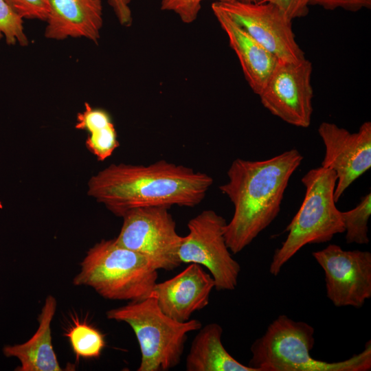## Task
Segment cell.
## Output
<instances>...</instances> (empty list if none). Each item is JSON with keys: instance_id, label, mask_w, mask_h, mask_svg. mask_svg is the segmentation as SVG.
Masks as SVG:
<instances>
[{"instance_id": "obj_25", "label": "cell", "mask_w": 371, "mask_h": 371, "mask_svg": "<svg viewBox=\"0 0 371 371\" xmlns=\"http://www.w3.org/2000/svg\"><path fill=\"white\" fill-rule=\"evenodd\" d=\"M311 5H319L327 10L341 8L350 12L371 8V0H311Z\"/></svg>"}, {"instance_id": "obj_9", "label": "cell", "mask_w": 371, "mask_h": 371, "mask_svg": "<svg viewBox=\"0 0 371 371\" xmlns=\"http://www.w3.org/2000/svg\"><path fill=\"white\" fill-rule=\"evenodd\" d=\"M312 71L306 58L295 63L278 61L258 95L263 106L291 125L308 127L313 111Z\"/></svg>"}, {"instance_id": "obj_20", "label": "cell", "mask_w": 371, "mask_h": 371, "mask_svg": "<svg viewBox=\"0 0 371 371\" xmlns=\"http://www.w3.org/2000/svg\"><path fill=\"white\" fill-rule=\"evenodd\" d=\"M370 215V192L363 196L355 208L341 212L347 243L366 245L370 242L368 223Z\"/></svg>"}, {"instance_id": "obj_21", "label": "cell", "mask_w": 371, "mask_h": 371, "mask_svg": "<svg viewBox=\"0 0 371 371\" xmlns=\"http://www.w3.org/2000/svg\"><path fill=\"white\" fill-rule=\"evenodd\" d=\"M23 20L5 0H0V40L4 37L8 45L26 47L29 40Z\"/></svg>"}, {"instance_id": "obj_27", "label": "cell", "mask_w": 371, "mask_h": 371, "mask_svg": "<svg viewBox=\"0 0 371 371\" xmlns=\"http://www.w3.org/2000/svg\"><path fill=\"white\" fill-rule=\"evenodd\" d=\"M243 2H247V3H258L260 1V0H239Z\"/></svg>"}, {"instance_id": "obj_17", "label": "cell", "mask_w": 371, "mask_h": 371, "mask_svg": "<svg viewBox=\"0 0 371 371\" xmlns=\"http://www.w3.org/2000/svg\"><path fill=\"white\" fill-rule=\"evenodd\" d=\"M223 328L217 323L201 326L186 359L187 371H255L234 359L222 344Z\"/></svg>"}, {"instance_id": "obj_19", "label": "cell", "mask_w": 371, "mask_h": 371, "mask_svg": "<svg viewBox=\"0 0 371 371\" xmlns=\"http://www.w3.org/2000/svg\"><path fill=\"white\" fill-rule=\"evenodd\" d=\"M65 336L78 359L98 358L106 345L104 335L86 323L74 322Z\"/></svg>"}, {"instance_id": "obj_24", "label": "cell", "mask_w": 371, "mask_h": 371, "mask_svg": "<svg viewBox=\"0 0 371 371\" xmlns=\"http://www.w3.org/2000/svg\"><path fill=\"white\" fill-rule=\"evenodd\" d=\"M311 0H260L258 3L276 5L291 21L306 16Z\"/></svg>"}, {"instance_id": "obj_12", "label": "cell", "mask_w": 371, "mask_h": 371, "mask_svg": "<svg viewBox=\"0 0 371 371\" xmlns=\"http://www.w3.org/2000/svg\"><path fill=\"white\" fill-rule=\"evenodd\" d=\"M318 133L325 146L322 166L337 175L334 198L337 203L346 190L371 167V122H365L356 133L323 122Z\"/></svg>"}, {"instance_id": "obj_5", "label": "cell", "mask_w": 371, "mask_h": 371, "mask_svg": "<svg viewBox=\"0 0 371 371\" xmlns=\"http://www.w3.org/2000/svg\"><path fill=\"white\" fill-rule=\"evenodd\" d=\"M306 188L304 201L286 228L288 235L273 254L269 272L278 276L282 267L308 244L330 241L344 232L334 191L337 175L332 169L322 166L311 169L301 179Z\"/></svg>"}, {"instance_id": "obj_26", "label": "cell", "mask_w": 371, "mask_h": 371, "mask_svg": "<svg viewBox=\"0 0 371 371\" xmlns=\"http://www.w3.org/2000/svg\"><path fill=\"white\" fill-rule=\"evenodd\" d=\"M132 0H108V3L114 12L120 23L124 27H129L133 22L132 12L130 3Z\"/></svg>"}, {"instance_id": "obj_7", "label": "cell", "mask_w": 371, "mask_h": 371, "mask_svg": "<svg viewBox=\"0 0 371 371\" xmlns=\"http://www.w3.org/2000/svg\"><path fill=\"white\" fill-rule=\"evenodd\" d=\"M226 224V220L214 210H203L188 221L189 232L183 236L178 252L181 263L207 268L219 291L234 290L240 271L225 242Z\"/></svg>"}, {"instance_id": "obj_16", "label": "cell", "mask_w": 371, "mask_h": 371, "mask_svg": "<svg viewBox=\"0 0 371 371\" xmlns=\"http://www.w3.org/2000/svg\"><path fill=\"white\" fill-rule=\"evenodd\" d=\"M56 306V298L48 295L38 317V327L33 336L23 344L6 345L3 348L5 357H14L20 361L21 366L16 370H63L54 350L52 339L51 323Z\"/></svg>"}, {"instance_id": "obj_8", "label": "cell", "mask_w": 371, "mask_h": 371, "mask_svg": "<svg viewBox=\"0 0 371 371\" xmlns=\"http://www.w3.org/2000/svg\"><path fill=\"white\" fill-rule=\"evenodd\" d=\"M115 242L148 258L157 268L172 271L181 265L178 252L183 236L164 207H140L127 212Z\"/></svg>"}, {"instance_id": "obj_2", "label": "cell", "mask_w": 371, "mask_h": 371, "mask_svg": "<svg viewBox=\"0 0 371 371\" xmlns=\"http://www.w3.org/2000/svg\"><path fill=\"white\" fill-rule=\"evenodd\" d=\"M302 159L291 149L265 160L233 161L227 182L219 186L234 208L224 233L232 254L244 249L277 217L289 181Z\"/></svg>"}, {"instance_id": "obj_23", "label": "cell", "mask_w": 371, "mask_h": 371, "mask_svg": "<svg viewBox=\"0 0 371 371\" xmlns=\"http://www.w3.org/2000/svg\"><path fill=\"white\" fill-rule=\"evenodd\" d=\"M23 19L45 21L49 12V0H5Z\"/></svg>"}, {"instance_id": "obj_13", "label": "cell", "mask_w": 371, "mask_h": 371, "mask_svg": "<svg viewBox=\"0 0 371 371\" xmlns=\"http://www.w3.org/2000/svg\"><path fill=\"white\" fill-rule=\"evenodd\" d=\"M214 286L213 278L201 265L190 263L175 276L157 282L153 295L164 313L184 322L208 305Z\"/></svg>"}, {"instance_id": "obj_15", "label": "cell", "mask_w": 371, "mask_h": 371, "mask_svg": "<svg viewBox=\"0 0 371 371\" xmlns=\"http://www.w3.org/2000/svg\"><path fill=\"white\" fill-rule=\"evenodd\" d=\"M212 10L227 35L230 47L238 57L249 86L254 93L258 95L278 60L214 2L212 4Z\"/></svg>"}, {"instance_id": "obj_1", "label": "cell", "mask_w": 371, "mask_h": 371, "mask_svg": "<svg viewBox=\"0 0 371 371\" xmlns=\"http://www.w3.org/2000/svg\"><path fill=\"white\" fill-rule=\"evenodd\" d=\"M213 181L206 173L164 159L148 165L113 164L91 177L88 194L122 217L140 207H193Z\"/></svg>"}, {"instance_id": "obj_22", "label": "cell", "mask_w": 371, "mask_h": 371, "mask_svg": "<svg viewBox=\"0 0 371 371\" xmlns=\"http://www.w3.org/2000/svg\"><path fill=\"white\" fill-rule=\"evenodd\" d=\"M203 0H161V9L175 12L186 24L193 23L198 17ZM226 1L232 0H216Z\"/></svg>"}, {"instance_id": "obj_6", "label": "cell", "mask_w": 371, "mask_h": 371, "mask_svg": "<svg viewBox=\"0 0 371 371\" xmlns=\"http://www.w3.org/2000/svg\"><path fill=\"white\" fill-rule=\"evenodd\" d=\"M106 315L133 329L141 352L137 371H167L176 367L188 334L202 326L196 319L180 322L170 318L160 309L153 295L111 308Z\"/></svg>"}, {"instance_id": "obj_18", "label": "cell", "mask_w": 371, "mask_h": 371, "mask_svg": "<svg viewBox=\"0 0 371 371\" xmlns=\"http://www.w3.org/2000/svg\"><path fill=\"white\" fill-rule=\"evenodd\" d=\"M75 127L89 133L86 146L100 161L109 158L120 145L109 113L93 108L88 102H85V109L78 113Z\"/></svg>"}, {"instance_id": "obj_11", "label": "cell", "mask_w": 371, "mask_h": 371, "mask_svg": "<svg viewBox=\"0 0 371 371\" xmlns=\"http://www.w3.org/2000/svg\"><path fill=\"white\" fill-rule=\"evenodd\" d=\"M312 255L324 272L327 297L337 307L361 308L371 297V253L330 244Z\"/></svg>"}, {"instance_id": "obj_4", "label": "cell", "mask_w": 371, "mask_h": 371, "mask_svg": "<svg viewBox=\"0 0 371 371\" xmlns=\"http://www.w3.org/2000/svg\"><path fill=\"white\" fill-rule=\"evenodd\" d=\"M157 271L148 258L115 238L102 240L87 252L73 283L91 287L105 299L137 301L153 295Z\"/></svg>"}, {"instance_id": "obj_14", "label": "cell", "mask_w": 371, "mask_h": 371, "mask_svg": "<svg viewBox=\"0 0 371 371\" xmlns=\"http://www.w3.org/2000/svg\"><path fill=\"white\" fill-rule=\"evenodd\" d=\"M49 5L45 38H84L98 43L103 25L101 0H49Z\"/></svg>"}, {"instance_id": "obj_3", "label": "cell", "mask_w": 371, "mask_h": 371, "mask_svg": "<svg viewBox=\"0 0 371 371\" xmlns=\"http://www.w3.org/2000/svg\"><path fill=\"white\" fill-rule=\"evenodd\" d=\"M315 329L309 324L280 315L250 347L248 366L255 371H368L371 341L359 353L341 361L327 362L311 355Z\"/></svg>"}, {"instance_id": "obj_10", "label": "cell", "mask_w": 371, "mask_h": 371, "mask_svg": "<svg viewBox=\"0 0 371 371\" xmlns=\"http://www.w3.org/2000/svg\"><path fill=\"white\" fill-rule=\"evenodd\" d=\"M214 3L278 61L295 63L305 58L295 40L292 21L276 5L239 0Z\"/></svg>"}]
</instances>
